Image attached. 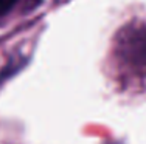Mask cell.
<instances>
[{
    "label": "cell",
    "mask_w": 146,
    "mask_h": 144,
    "mask_svg": "<svg viewBox=\"0 0 146 144\" xmlns=\"http://www.w3.org/2000/svg\"><path fill=\"white\" fill-rule=\"evenodd\" d=\"M117 54L124 65L146 67V30L131 26L121 31L117 42Z\"/></svg>",
    "instance_id": "1"
},
{
    "label": "cell",
    "mask_w": 146,
    "mask_h": 144,
    "mask_svg": "<svg viewBox=\"0 0 146 144\" xmlns=\"http://www.w3.org/2000/svg\"><path fill=\"white\" fill-rule=\"evenodd\" d=\"M17 0H0V19H3L6 14L13 11V8L16 6Z\"/></svg>",
    "instance_id": "2"
}]
</instances>
